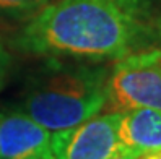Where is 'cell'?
<instances>
[{"label":"cell","instance_id":"obj_9","mask_svg":"<svg viewBox=\"0 0 161 159\" xmlns=\"http://www.w3.org/2000/svg\"><path fill=\"white\" fill-rule=\"evenodd\" d=\"M8 72H10V55L3 49V45L0 44V91H2L7 81Z\"/></svg>","mask_w":161,"mask_h":159},{"label":"cell","instance_id":"obj_7","mask_svg":"<svg viewBox=\"0 0 161 159\" xmlns=\"http://www.w3.org/2000/svg\"><path fill=\"white\" fill-rule=\"evenodd\" d=\"M51 0H0V16H33Z\"/></svg>","mask_w":161,"mask_h":159},{"label":"cell","instance_id":"obj_12","mask_svg":"<svg viewBox=\"0 0 161 159\" xmlns=\"http://www.w3.org/2000/svg\"><path fill=\"white\" fill-rule=\"evenodd\" d=\"M137 159H161V149H156V151H148L140 154Z\"/></svg>","mask_w":161,"mask_h":159},{"label":"cell","instance_id":"obj_4","mask_svg":"<svg viewBox=\"0 0 161 159\" xmlns=\"http://www.w3.org/2000/svg\"><path fill=\"white\" fill-rule=\"evenodd\" d=\"M122 112L94 115L72 128L52 132L49 149L55 159H109L119 146Z\"/></svg>","mask_w":161,"mask_h":159},{"label":"cell","instance_id":"obj_6","mask_svg":"<svg viewBox=\"0 0 161 159\" xmlns=\"http://www.w3.org/2000/svg\"><path fill=\"white\" fill-rule=\"evenodd\" d=\"M119 146L137 156L161 149V110L138 107L124 110L117 130Z\"/></svg>","mask_w":161,"mask_h":159},{"label":"cell","instance_id":"obj_11","mask_svg":"<svg viewBox=\"0 0 161 159\" xmlns=\"http://www.w3.org/2000/svg\"><path fill=\"white\" fill-rule=\"evenodd\" d=\"M137 157H138V156H137L135 153H132V151H129V149L122 148V146H117L116 153L112 154L109 159H137Z\"/></svg>","mask_w":161,"mask_h":159},{"label":"cell","instance_id":"obj_13","mask_svg":"<svg viewBox=\"0 0 161 159\" xmlns=\"http://www.w3.org/2000/svg\"><path fill=\"white\" fill-rule=\"evenodd\" d=\"M156 33H158L159 42H161V13H159V16H158V21H156Z\"/></svg>","mask_w":161,"mask_h":159},{"label":"cell","instance_id":"obj_8","mask_svg":"<svg viewBox=\"0 0 161 159\" xmlns=\"http://www.w3.org/2000/svg\"><path fill=\"white\" fill-rule=\"evenodd\" d=\"M111 2L117 3L119 7L124 8V10H127L129 13H132L134 16L138 18V15L148 7L150 0H111Z\"/></svg>","mask_w":161,"mask_h":159},{"label":"cell","instance_id":"obj_2","mask_svg":"<svg viewBox=\"0 0 161 159\" xmlns=\"http://www.w3.org/2000/svg\"><path fill=\"white\" fill-rule=\"evenodd\" d=\"M108 70L54 59L28 85L21 112L49 133L72 128L108 106Z\"/></svg>","mask_w":161,"mask_h":159},{"label":"cell","instance_id":"obj_5","mask_svg":"<svg viewBox=\"0 0 161 159\" xmlns=\"http://www.w3.org/2000/svg\"><path fill=\"white\" fill-rule=\"evenodd\" d=\"M51 133L21 110H0V159H21L49 146Z\"/></svg>","mask_w":161,"mask_h":159},{"label":"cell","instance_id":"obj_10","mask_svg":"<svg viewBox=\"0 0 161 159\" xmlns=\"http://www.w3.org/2000/svg\"><path fill=\"white\" fill-rule=\"evenodd\" d=\"M21 159H55V156L52 154L49 146H47V148H42V149H37V151L28 154V156H25Z\"/></svg>","mask_w":161,"mask_h":159},{"label":"cell","instance_id":"obj_3","mask_svg":"<svg viewBox=\"0 0 161 159\" xmlns=\"http://www.w3.org/2000/svg\"><path fill=\"white\" fill-rule=\"evenodd\" d=\"M108 106L116 112L161 110V47L138 49L116 60L108 73Z\"/></svg>","mask_w":161,"mask_h":159},{"label":"cell","instance_id":"obj_1","mask_svg":"<svg viewBox=\"0 0 161 159\" xmlns=\"http://www.w3.org/2000/svg\"><path fill=\"white\" fill-rule=\"evenodd\" d=\"M143 26L111 0H51L31 16L16 47L51 59L119 60L140 49Z\"/></svg>","mask_w":161,"mask_h":159}]
</instances>
